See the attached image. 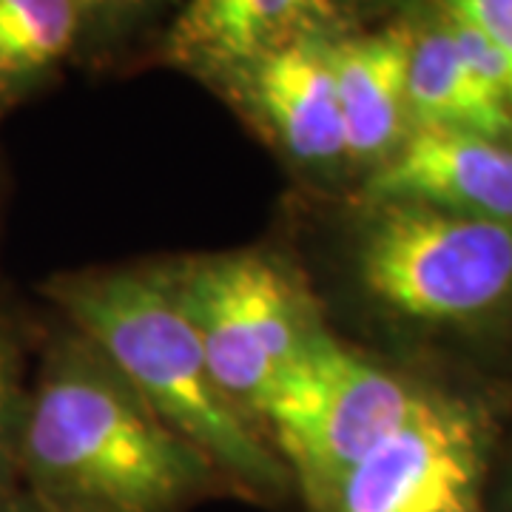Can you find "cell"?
<instances>
[{
    "mask_svg": "<svg viewBox=\"0 0 512 512\" xmlns=\"http://www.w3.org/2000/svg\"><path fill=\"white\" fill-rule=\"evenodd\" d=\"M18 487L49 512H185L225 481L55 316L37 342Z\"/></svg>",
    "mask_w": 512,
    "mask_h": 512,
    "instance_id": "6da1fadb",
    "label": "cell"
},
{
    "mask_svg": "<svg viewBox=\"0 0 512 512\" xmlns=\"http://www.w3.org/2000/svg\"><path fill=\"white\" fill-rule=\"evenodd\" d=\"M40 291L160 419L208 458L225 487L274 501L291 487L259 424L228 402L205 362L168 262L80 268Z\"/></svg>",
    "mask_w": 512,
    "mask_h": 512,
    "instance_id": "7a4b0ae2",
    "label": "cell"
},
{
    "mask_svg": "<svg viewBox=\"0 0 512 512\" xmlns=\"http://www.w3.org/2000/svg\"><path fill=\"white\" fill-rule=\"evenodd\" d=\"M348 245L353 288L419 325H467L512 302V225L413 202H362Z\"/></svg>",
    "mask_w": 512,
    "mask_h": 512,
    "instance_id": "3957f363",
    "label": "cell"
},
{
    "mask_svg": "<svg viewBox=\"0 0 512 512\" xmlns=\"http://www.w3.org/2000/svg\"><path fill=\"white\" fill-rule=\"evenodd\" d=\"M205 362L228 402L256 421L282 373L328 330L311 282L268 248L168 259Z\"/></svg>",
    "mask_w": 512,
    "mask_h": 512,
    "instance_id": "277c9868",
    "label": "cell"
},
{
    "mask_svg": "<svg viewBox=\"0 0 512 512\" xmlns=\"http://www.w3.org/2000/svg\"><path fill=\"white\" fill-rule=\"evenodd\" d=\"M424 396L328 328L271 387L256 424L316 512Z\"/></svg>",
    "mask_w": 512,
    "mask_h": 512,
    "instance_id": "5b68a950",
    "label": "cell"
},
{
    "mask_svg": "<svg viewBox=\"0 0 512 512\" xmlns=\"http://www.w3.org/2000/svg\"><path fill=\"white\" fill-rule=\"evenodd\" d=\"M481 473L476 421L458 404L424 396L367 453L316 512L470 510Z\"/></svg>",
    "mask_w": 512,
    "mask_h": 512,
    "instance_id": "8992f818",
    "label": "cell"
},
{
    "mask_svg": "<svg viewBox=\"0 0 512 512\" xmlns=\"http://www.w3.org/2000/svg\"><path fill=\"white\" fill-rule=\"evenodd\" d=\"M328 40L296 37L214 80L285 163L325 183L350 171Z\"/></svg>",
    "mask_w": 512,
    "mask_h": 512,
    "instance_id": "52a82bcc",
    "label": "cell"
},
{
    "mask_svg": "<svg viewBox=\"0 0 512 512\" xmlns=\"http://www.w3.org/2000/svg\"><path fill=\"white\" fill-rule=\"evenodd\" d=\"M362 202H413L512 225V146L458 128H410L362 177Z\"/></svg>",
    "mask_w": 512,
    "mask_h": 512,
    "instance_id": "ba28073f",
    "label": "cell"
},
{
    "mask_svg": "<svg viewBox=\"0 0 512 512\" xmlns=\"http://www.w3.org/2000/svg\"><path fill=\"white\" fill-rule=\"evenodd\" d=\"M350 0H185L163 40V60L217 80L239 63L308 35H336Z\"/></svg>",
    "mask_w": 512,
    "mask_h": 512,
    "instance_id": "9c48e42d",
    "label": "cell"
},
{
    "mask_svg": "<svg viewBox=\"0 0 512 512\" xmlns=\"http://www.w3.org/2000/svg\"><path fill=\"white\" fill-rule=\"evenodd\" d=\"M413 26L387 23L370 32H336L330 69L345 128L348 168L362 177L382 165L410 131L407 66Z\"/></svg>",
    "mask_w": 512,
    "mask_h": 512,
    "instance_id": "30bf717a",
    "label": "cell"
},
{
    "mask_svg": "<svg viewBox=\"0 0 512 512\" xmlns=\"http://www.w3.org/2000/svg\"><path fill=\"white\" fill-rule=\"evenodd\" d=\"M407 114L410 128H458L507 143L512 137L510 103L467 66L439 12L430 26L413 29Z\"/></svg>",
    "mask_w": 512,
    "mask_h": 512,
    "instance_id": "8fae6325",
    "label": "cell"
},
{
    "mask_svg": "<svg viewBox=\"0 0 512 512\" xmlns=\"http://www.w3.org/2000/svg\"><path fill=\"white\" fill-rule=\"evenodd\" d=\"M86 37L80 0H0V117L43 89Z\"/></svg>",
    "mask_w": 512,
    "mask_h": 512,
    "instance_id": "7c38bea8",
    "label": "cell"
},
{
    "mask_svg": "<svg viewBox=\"0 0 512 512\" xmlns=\"http://www.w3.org/2000/svg\"><path fill=\"white\" fill-rule=\"evenodd\" d=\"M40 330L15 296L0 288V495L18 487V439Z\"/></svg>",
    "mask_w": 512,
    "mask_h": 512,
    "instance_id": "4fadbf2b",
    "label": "cell"
},
{
    "mask_svg": "<svg viewBox=\"0 0 512 512\" xmlns=\"http://www.w3.org/2000/svg\"><path fill=\"white\" fill-rule=\"evenodd\" d=\"M436 12L464 20L495 46L504 60L512 106V0H433Z\"/></svg>",
    "mask_w": 512,
    "mask_h": 512,
    "instance_id": "5bb4252c",
    "label": "cell"
},
{
    "mask_svg": "<svg viewBox=\"0 0 512 512\" xmlns=\"http://www.w3.org/2000/svg\"><path fill=\"white\" fill-rule=\"evenodd\" d=\"M163 0H80L83 15H86V29H120L123 23L143 18L154 12Z\"/></svg>",
    "mask_w": 512,
    "mask_h": 512,
    "instance_id": "9a60e30c",
    "label": "cell"
},
{
    "mask_svg": "<svg viewBox=\"0 0 512 512\" xmlns=\"http://www.w3.org/2000/svg\"><path fill=\"white\" fill-rule=\"evenodd\" d=\"M0 512H49L46 507H40L35 498L29 493H23L20 487L0 495Z\"/></svg>",
    "mask_w": 512,
    "mask_h": 512,
    "instance_id": "2e32d148",
    "label": "cell"
},
{
    "mask_svg": "<svg viewBox=\"0 0 512 512\" xmlns=\"http://www.w3.org/2000/svg\"><path fill=\"white\" fill-rule=\"evenodd\" d=\"M0 202H3V177H0Z\"/></svg>",
    "mask_w": 512,
    "mask_h": 512,
    "instance_id": "e0dca14e",
    "label": "cell"
},
{
    "mask_svg": "<svg viewBox=\"0 0 512 512\" xmlns=\"http://www.w3.org/2000/svg\"><path fill=\"white\" fill-rule=\"evenodd\" d=\"M461 512H473V510H461Z\"/></svg>",
    "mask_w": 512,
    "mask_h": 512,
    "instance_id": "ac0fdd59",
    "label": "cell"
}]
</instances>
